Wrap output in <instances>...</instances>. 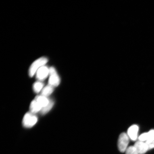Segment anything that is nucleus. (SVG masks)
Returning a JSON list of instances; mask_svg holds the SVG:
<instances>
[{
  "mask_svg": "<svg viewBox=\"0 0 154 154\" xmlns=\"http://www.w3.org/2000/svg\"><path fill=\"white\" fill-rule=\"evenodd\" d=\"M42 107L35 100L32 102L30 106V112L35 114L38 112L41 111Z\"/></svg>",
  "mask_w": 154,
  "mask_h": 154,
  "instance_id": "nucleus-8",
  "label": "nucleus"
},
{
  "mask_svg": "<svg viewBox=\"0 0 154 154\" xmlns=\"http://www.w3.org/2000/svg\"><path fill=\"white\" fill-rule=\"evenodd\" d=\"M134 146L139 154H144L149 150L146 142L138 141L136 142Z\"/></svg>",
  "mask_w": 154,
  "mask_h": 154,
  "instance_id": "nucleus-7",
  "label": "nucleus"
},
{
  "mask_svg": "<svg viewBox=\"0 0 154 154\" xmlns=\"http://www.w3.org/2000/svg\"><path fill=\"white\" fill-rule=\"evenodd\" d=\"M44 84L41 81L36 82L34 83L33 85V89L35 92L36 93H38L42 91L44 87Z\"/></svg>",
  "mask_w": 154,
  "mask_h": 154,
  "instance_id": "nucleus-12",
  "label": "nucleus"
},
{
  "mask_svg": "<svg viewBox=\"0 0 154 154\" xmlns=\"http://www.w3.org/2000/svg\"><path fill=\"white\" fill-rule=\"evenodd\" d=\"M138 131H139V127L137 125H134L131 126L128 128V133H127V134L130 139L133 141L136 140L138 138Z\"/></svg>",
  "mask_w": 154,
  "mask_h": 154,
  "instance_id": "nucleus-6",
  "label": "nucleus"
},
{
  "mask_svg": "<svg viewBox=\"0 0 154 154\" xmlns=\"http://www.w3.org/2000/svg\"><path fill=\"white\" fill-rule=\"evenodd\" d=\"M125 153L126 154H139L134 146L128 147L125 151Z\"/></svg>",
  "mask_w": 154,
  "mask_h": 154,
  "instance_id": "nucleus-14",
  "label": "nucleus"
},
{
  "mask_svg": "<svg viewBox=\"0 0 154 154\" xmlns=\"http://www.w3.org/2000/svg\"><path fill=\"white\" fill-rule=\"evenodd\" d=\"M50 68L46 65L40 67L36 73V78L39 81H43L49 75Z\"/></svg>",
  "mask_w": 154,
  "mask_h": 154,
  "instance_id": "nucleus-5",
  "label": "nucleus"
},
{
  "mask_svg": "<svg viewBox=\"0 0 154 154\" xmlns=\"http://www.w3.org/2000/svg\"><path fill=\"white\" fill-rule=\"evenodd\" d=\"M149 149L154 148V138H151L146 142Z\"/></svg>",
  "mask_w": 154,
  "mask_h": 154,
  "instance_id": "nucleus-15",
  "label": "nucleus"
},
{
  "mask_svg": "<svg viewBox=\"0 0 154 154\" xmlns=\"http://www.w3.org/2000/svg\"><path fill=\"white\" fill-rule=\"evenodd\" d=\"M38 121L36 115L31 112L26 113L23 119V124L26 128H31L35 125Z\"/></svg>",
  "mask_w": 154,
  "mask_h": 154,
  "instance_id": "nucleus-3",
  "label": "nucleus"
},
{
  "mask_svg": "<svg viewBox=\"0 0 154 154\" xmlns=\"http://www.w3.org/2000/svg\"><path fill=\"white\" fill-rule=\"evenodd\" d=\"M48 61L47 57H43L36 60L32 63L29 69V74L30 77H33L40 67L45 65Z\"/></svg>",
  "mask_w": 154,
  "mask_h": 154,
  "instance_id": "nucleus-1",
  "label": "nucleus"
},
{
  "mask_svg": "<svg viewBox=\"0 0 154 154\" xmlns=\"http://www.w3.org/2000/svg\"><path fill=\"white\" fill-rule=\"evenodd\" d=\"M129 140L128 134L125 133H122L119 136L117 145L119 151L121 152L124 153L126 151L128 148Z\"/></svg>",
  "mask_w": 154,
  "mask_h": 154,
  "instance_id": "nucleus-2",
  "label": "nucleus"
},
{
  "mask_svg": "<svg viewBox=\"0 0 154 154\" xmlns=\"http://www.w3.org/2000/svg\"><path fill=\"white\" fill-rule=\"evenodd\" d=\"M54 104V102L53 100H50L49 103L48 105L46 106L43 107L41 111V113L42 115H44L46 114L48 112L51 110V109L52 108Z\"/></svg>",
  "mask_w": 154,
  "mask_h": 154,
  "instance_id": "nucleus-13",
  "label": "nucleus"
},
{
  "mask_svg": "<svg viewBox=\"0 0 154 154\" xmlns=\"http://www.w3.org/2000/svg\"><path fill=\"white\" fill-rule=\"evenodd\" d=\"M154 138V130H151L147 133L141 134L138 137V139L140 141L146 142L147 140Z\"/></svg>",
  "mask_w": 154,
  "mask_h": 154,
  "instance_id": "nucleus-9",
  "label": "nucleus"
},
{
  "mask_svg": "<svg viewBox=\"0 0 154 154\" xmlns=\"http://www.w3.org/2000/svg\"><path fill=\"white\" fill-rule=\"evenodd\" d=\"M54 90V87L48 84V85L44 88L43 90H42L41 95L47 97L51 95L53 93Z\"/></svg>",
  "mask_w": 154,
  "mask_h": 154,
  "instance_id": "nucleus-11",
  "label": "nucleus"
},
{
  "mask_svg": "<svg viewBox=\"0 0 154 154\" xmlns=\"http://www.w3.org/2000/svg\"><path fill=\"white\" fill-rule=\"evenodd\" d=\"M35 100L41 106L42 108L48 105L50 101L47 97L42 95L36 96Z\"/></svg>",
  "mask_w": 154,
  "mask_h": 154,
  "instance_id": "nucleus-10",
  "label": "nucleus"
},
{
  "mask_svg": "<svg viewBox=\"0 0 154 154\" xmlns=\"http://www.w3.org/2000/svg\"><path fill=\"white\" fill-rule=\"evenodd\" d=\"M49 76L48 84L54 87L57 86L60 84V79L54 67H50Z\"/></svg>",
  "mask_w": 154,
  "mask_h": 154,
  "instance_id": "nucleus-4",
  "label": "nucleus"
}]
</instances>
